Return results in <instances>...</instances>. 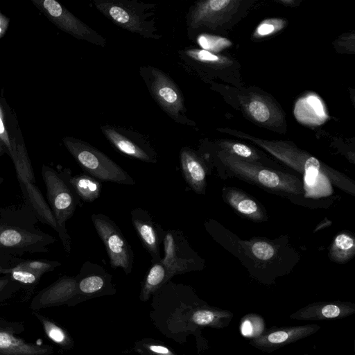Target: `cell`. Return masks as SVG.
I'll list each match as a JSON object with an SVG mask.
<instances>
[{
  "mask_svg": "<svg viewBox=\"0 0 355 355\" xmlns=\"http://www.w3.org/2000/svg\"><path fill=\"white\" fill-rule=\"evenodd\" d=\"M37 219L24 204L0 209V252L13 256L46 253L56 239L35 227Z\"/></svg>",
  "mask_w": 355,
  "mask_h": 355,
  "instance_id": "obj_1",
  "label": "cell"
},
{
  "mask_svg": "<svg viewBox=\"0 0 355 355\" xmlns=\"http://www.w3.org/2000/svg\"><path fill=\"white\" fill-rule=\"evenodd\" d=\"M70 175L69 169L56 171L44 164L42 167V177L46 189L48 204L58 225L57 233L67 253L71 252V240L66 225L80 200L69 181Z\"/></svg>",
  "mask_w": 355,
  "mask_h": 355,
  "instance_id": "obj_2",
  "label": "cell"
},
{
  "mask_svg": "<svg viewBox=\"0 0 355 355\" xmlns=\"http://www.w3.org/2000/svg\"><path fill=\"white\" fill-rule=\"evenodd\" d=\"M96 8L118 26L146 39L158 40L155 26V4L135 0H95Z\"/></svg>",
  "mask_w": 355,
  "mask_h": 355,
  "instance_id": "obj_3",
  "label": "cell"
},
{
  "mask_svg": "<svg viewBox=\"0 0 355 355\" xmlns=\"http://www.w3.org/2000/svg\"><path fill=\"white\" fill-rule=\"evenodd\" d=\"M63 143L79 166L99 181L126 185L136 184L124 169L89 144L71 137H64Z\"/></svg>",
  "mask_w": 355,
  "mask_h": 355,
  "instance_id": "obj_4",
  "label": "cell"
},
{
  "mask_svg": "<svg viewBox=\"0 0 355 355\" xmlns=\"http://www.w3.org/2000/svg\"><path fill=\"white\" fill-rule=\"evenodd\" d=\"M223 160L235 175L268 191L293 195L304 192L303 184L296 176L264 168L233 155Z\"/></svg>",
  "mask_w": 355,
  "mask_h": 355,
  "instance_id": "obj_5",
  "label": "cell"
},
{
  "mask_svg": "<svg viewBox=\"0 0 355 355\" xmlns=\"http://www.w3.org/2000/svg\"><path fill=\"white\" fill-rule=\"evenodd\" d=\"M140 74L152 97L171 118L181 124H191L185 115L182 94L166 73L154 67L144 66Z\"/></svg>",
  "mask_w": 355,
  "mask_h": 355,
  "instance_id": "obj_6",
  "label": "cell"
},
{
  "mask_svg": "<svg viewBox=\"0 0 355 355\" xmlns=\"http://www.w3.org/2000/svg\"><path fill=\"white\" fill-rule=\"evenodd\" d=\"M91 218L105 246L111 267L114 269L121 268L125 274H130L132 270L134 254L119 227L103 214H94Z\"/></svg>",
  "mask_w": 355,
  "mask_h": 355,
  "instance_id": "obj_7",
  "label": "cell"
},
{
  "mask_svg": "<svg viewBox=\"0 0 355 355\" xmlns=\"http://www.w3.org/2000/svg\"><path fill=\"white\" fill-rule=\"evenodd\" d=\"M163 242L164 256L161 261L166 268L168 281L176 275L198 270L203 266L182 231H166Z\"/></svg>",
  "mask_w": 355,
  "mask_h": 355,
  "instance_id": "obj_8",
  "label": "cell"
},
{
  "mask_svg": "<svg viewBox=\"0 0 355 355\" xmlns=\"http://www.w3.org/2000/svg\"><path fill=\"white\" fill-rule=\"evenodd\" d=\"M35 6L60 29L74 37L105 46L106 40L55 0H33Z\"/></svg>",
  "mask_w": 355,
  "mask_h": 355,
  "instance_id": "obj_9",
  "label": "cell"
},
{
  "mask_svg": "<svg viewBox=\"0 0 355 355\" xmlns=\"http://www.w3.org/2000/svg\"><path fill=\"white\" fill-rule=\"evenodd\" d=\"M26 329L23 321L0 318V355H53V346L26 341L19 335Z\"/></svg>",
  "mask_w": 355,
  "mask_h": 355,
  "instance_id": "obj_10",
  "label": "cell"
},
{
  "mask_svg": "<svg viewBox=\"0 0 355 355\" xmlns=\"http://www.w3.org/2000/svg\"><path fill=\"white\" fill-rule=\"evenodd\" d=\"M101 129L108 141L119 152L144 162H157L155 150L140 135L110 125H103Z\"/></svg>",
  "mask_w": 355,
  "mask_h": 355,
  "instance_id": "obj_11",
  "label": "cell"
},
{
  "mask_svg": "<svg viewBox=\"0 0 355 355\" xmlns=\"http://www.w3.org/2000/svg\"><path fill=\"white\" fill-rule=\"evenodd\" d=\"M79 295L76 277L64 275L40 291L31 300L30 309H42L70 304Z\"/></svg>",
  "mask_w": 355,
  "mask_h": 355,
  "instance_id": "obj_12",
  "label": "cell"
},
{
  "mask_svg": "<svg viewBox=\"0 0 355 355\" xmlns=\"http://www.w3.org/2000/svg\"><path fill=\"white\" fill-rule=\"evenodd\" d=\"M130 218L144 247L151 257L152 264L161 261L159 248L166 231L153 220L148 211L142 208L133 209Z\"/></svg>",
  "mask_w": 355,
  "mask_h": 355,
  "instance_id": "obj_13",
  "label": "cell"
},
{
  "mask_svg": "<svg viewBox=\"0 0 355 355\" xmlns=\"http://www.w3.org/2000/svg\"><path fill=\"white\" fill-rule=\"evenodd\" d=\"M237 1L209 0L200 1L192 8L188 22L192 28L200 26H213L220 22L225 14L233 9Z\"/></svg>",
  "mask_w": 355,
  "mask_h": 355,
  "instance_id": "obj_14",
  "label": "cell"
},
{
  "mask_svg": "<svg viewBox=\"0 0 355 355\" xmlns=\"http://www.w3.org/2000/svg\"><path fill=\"white\" fill-rule=\"evenodd\" d=\"M24 202L33 211L38 221L58 232V228L53 212L36 183L18 181Z\"/></svg>",
  "mask_w": 355,
  "mask_h": 355,
  "instance_id": "obj_15",
  "label": "cell"
},
{
  "mask_svg": "<svg viewBox=\"0 0 355 355\" xmlns=\"http://www.w3.org/2000/svg\"><path fill=\"white\" fill-rule=\"evenodd\" d=\"M180 162L184 178L198 194H204L206 187V169L198 155L189 148H182Z\"/></svg>",
  "mask_w": 355,
  "mask_h": 355,
  "instance_id": "obj_16",
  "label": "cell"
},
{
  "mask_svg": "<svg viewBox=\"0 0 355 355\" xmlns=\"http://www.w3.org/2000/svg\"><path fill=\"white\" fill-rule=\"evenodd\" d=\"M223 197L229 205L245 217L254 221L266 220L259 205L243 191L235 188H225Z\"/></svg>",
  "mask_w": 355,
  "mask_h": 355,
  "instance_id": "obj_17",
  "label": "cell"
},
{
  "mask_svg": "<svg viewBox=\"0 0 355 355\" xmlns=\"http://www.w3.org/2000/svg\"><path fill=\"white\" fill-rule=\"evenodd\" d=\"M107 274L98 264L86 261L76 277L79 294L89 295L101 291L107 283Z\"/></svg>",
  "mask_w": 355,
  "mask_h": 355,
  "instance_id": "obj_18",
  "label": "cell"
},
{
  "mask_svg": "<svg viewBox=\"0 0 355 355\" xmlns=\"http://www.w3.org/2000/svg\"><path fill=\"white\" fill-rule=\"evenodd\" d=\"M32 295L8 274L0 275V307L25 302Z\"/></svg>",
  "mask_w": 355,
  "mask_h": 355,
  "instance_id": "obj_19",
  "label": "cell"
},
{
  "mask_svg": "<svg viewBox=\"0 0 355 355\" xmlns=\"http://www.w3.org/2000/svg\"><path fill=\"white\" fill-rule=\"evenodd\" d=\"M69 181L80 198L85 202H92L97 199L102 189L101 181L88 174L69 175Z\"/></svg>",
  "mask_w": 355,
  "mask_h": 355,
  "instance_id": "obj_20",
  "label": "cell"
},
{
  "mask_svg": "<svg viewBox=\"0 0 355 355\" xmlns=\"http://www.w3.org/2000/svg\"><path fill=\"white\" fill-rule=\"evenodd\" d=\"M32 314L40 323L44 334L49 340L61 348L69 349L71 347L72 340L63 328L39 311H32Z\"/></svg>",
  "mask_w": 355,
  "mask_h": 355,
  "instance_id": "obj_21",
  "label": "cell"
},
{
  "mask_svg": "<svg viewBox=\"0 0 355 355\" xmlns=\"http://www.w3.org/2000/svg\"><path fill=\"white\" fill-rule=\"evenodd\" d=\"M167 281V272L162 261L153 263L146 276L141 292V298L148 300L151 293Z\"/></svg>",
  "mask_w": 355,
  "mask_h": 355,
  "instance_id": "obj_22",
  "label": "cell"
},
{
  "mask_svg": "<svg viewBox=\"0 0 355 355\" xmlns=\"http://www.w3.org/2000/svg\"><path fill=\"white\" fill-rule=\"evenodd\" d=\"M355 241L350 235L342 233L336 236L330 250L331 259L338 263H344L353 257Z\"/></svg>",
  "mask_w": 355,
  "mask_h": 355,
  "instance_id": "obj_23",
  "label": "cell"
},
{
  "mask_svg": "<svg viewBox=\"0 0 355 355\" xmlns=\"http://www.w3.org/2000/svg\"><path fill=\"white\" fill-rule=\"evenodd\" d=\"M19 263L14 267L10 268L7 274H8L13 280L23 286L27 291L33 294L43 275L23 267L20 266Z\"/></svg>",
  "mask_w": 355,
  "mask_h": 355,
  "instance_id": "obj_24",
  "label": "cell"
},
{
  "mask_svg": "<svg viewBox=\"0 0 355 355\" xmlns=\"http://www.w3.org/2000/svg\"><path fill=\"white\" fill-rule=\"evenodd\" d=\"M198 42L202 49L213 52L220 51L231 46L230 40L225 37L202 34L198 37Z\"/></svg>",
  "mask_w": 355,
  "mask_h": 355,
  "instance_id": "obj_25",
  "label": "cell"
},
{
  "mask_svg": "<svg viewBox=\"0 0 355 355\" xmlns=\"http://www.w3.org/2000/svg\"><path fill=\"white\" fill-rule=\"evenodd\" d=\"M184 54L193 61L208 65H220L226 62L224 58L204 49L186 50Z\"/></svg>",
  "mask_w": 355,
  "mask_h": 355,
  "instance_id": "obj_26",
  "label": "cell"
},
{
  "mask_svg": "<svg viewBox=\"0 0 355 355\" xmlns=\"http://www.w3.org/2000/svg\"><path fill=\"white\" fill-rule=\"evenodd\" d=\"M19 264L44 275L46 272L54 270L61 265V263L57 261H51L44 259H22Z\"/></svg>",
  "mask_w": 355,
  "mask_h": 355,
  "instance_id": "obj_27",
  "label": "cell"
},
{
  "mask_svg": "<svg viewBox=\"0 0 355 355\" xmlns=\"http://www.w3.org/2000/svg\"><path fill=\"white\" fill-rule=\"evenodd\" d=\"M251 251L257 259L262 261L272 259L275 254V249L272 244L263 241L253 242L251 245Z\"/></svg>",
  "mask_w": 355,
  "mask_h": 355,
  "instance_id": "obj_28",
  "label": "cell"
},
{
  "mask_svg": "<svg viewBox=\"0 0 355 355\" xmlns=\"http://www.w3.org/2000/svg\"><path fill=\"white\" fill-rule=\"evenodd\" d=\"M248 110L253 118L259 122H266L270 116L268 105L260 100H252L248 105Z\"/></svg>",
  "mask_w": 355,
  "mask_h": 355,
  "instance_id": "obj_29",
  "label": "cell"
},
{
  "mask_svg": "<svg viewBox=\"0 0 355 355\" xmlns=\"http://www.w3.org/2000/svg\"><path fill=\"white\" fill-rule=\"evenodd\" d=\"M284 24V21L279 19L264 20L257 26L255 33L259 37L270 35L282 28Z\"/></svg>",
  "mask_w": 355,
  "mask_h": 355,
  "instance_id": "obj_30",
  "label": "cell"
},
{
  "mask_svg": "<svg viewBox=\"0 0 355 355\" xmlns=\"http://www.w3.org/2000/svg\"><path fill=\"white\" fill-rule=\"evenodd\" d=\"M229 151L236 157L245 158L250 161L258 159V156L248 146L240 144L234 143L228 145Z\"/></svg>",
  "mask_w": 355,
  "mask_h": 355,
  "instance_id": "obj_31",
  "label": "cell"
},
{
  "mask_svg": "<svg viewBox=\"0 0 355 355\" xmlns=\"http://www.w3.org/2000/svg\"><path fill=\"white\" fill-rule=\"evenodd\" d=\"M21 259L17 256L0 252V275L7 274L9 269L16 266Z\"/></svg>",
  "mask_w": 355,
  "mask_h": 355,
  "instance_id": "obj_32",
  "label": "cell"
},
{
  "mask_svg": "<svg viewBox=\"0 0 355 355\" xmlns=\"http://www.w3.org/2000/svg\"><path fill=\"white\" fill-rule=\"evenodd\" d=\"M214 315L209 311H198L193 315V320L195 323L200 325L208 324L214 320Z\"/></svg>",
  "mask_w": 355,
  "mask_h": 355,
  "instance_id": "obj_33",
  "label": "cell"
},
{
  "mask_svg": "<svg viewBox=\"0 0 355 355\" xmlns=\"http://www.w3.org/2000/svg\"><path fill=\"white\" fill-rule=\"evenodd\" d=\"M0 137L3 141L6 153L9 155L11 151L10 139L6 130L3 119L0 117Z\"/></svg>",
  "mask_w": 355,
  "mask_h": 355,
  "instance_id": "obj_34",
  "label": "cell"
},
{
  "mask_svg": "<svg viewBox=\"0 0 355 355\" xmlns=\"http://www.w3.org/2000/svg\"><path fill=\"white\" fill-rule=\"evenodd\" d=\"M322 313L326 318H336L340 313V309L334 304H328L322 308Z\"/></svg>",
  "mask_w": 355,
  "mask_h": 355,
  "instance_id": "obj_35",
  "label": "cell"
},
{
  "mask_svg": "<svg viewBox=\"0 0 355 355\" xmlns=\"http://www.w3.org/2000/svg\"><path fill=\"white\" fill-rule=\"evenodd\" d=\"M288 334L285 331H276L269 335L268 339L272 343H280L286 340Z\"/></svg>",
  "mask_w": 355,
  "mask_h": 355,
  "instance_id": "obj_36",
  "label": "cell"
},
{
  "mask_svg": "<svg viewBox=\"0 0 355 355\" xmlns=\"http://www.w3.org/2000/svg\"><path fill=\"white\" fill-rule=\"evenodd\" d=\"M149 349L158 355H174L167 347L162 345H151Z\"/></svg>",
  "mask_w": 355,
  "mask_h": 355,
  "instance_id": "obj_37",
  "label": "cell"
},
{
  "mask_svg": "<svg viewBox=\"0 0 355 355\" xmlns=\"http://www.w3.org/2000/svg\"><path fill=\"white\" fill-rule=\"evenodd\" d=\"M8 18L0 11V38L5 34L8 26Z\"/></svg>",
  "mask_w": 355,
  "mask_h": 355,
  "instance_id": "obj_38",
  "label": "cell"
},
{
  "mask_svg": "<svg viewBox=\"0 0 355 355\" xmlns=\"http://www.w3.org/2000/svg\"><path fill=\"white\" fill-rule=\"evenodd\" d=\"M242 333L245 336H248L252 333V327L249 321H245L242 325Z\"/></svg>",
  "mask_w": 355,
  "mask_h": 355,
  "instance_id": "obj_39",
  "label": "cell"
},
{
  "mask_svg": "<svg viewBox=\"0 0 355 355\" xmlns=\"http://www.w3.org/2000/svg\"><path fill=\"white\" fill-rule=\"evenodd\" d=\"M5 153H6V147L0 137V157H1Z\"/></svg>",
  "mask_w": 355,
  "mask_h": 355,
  "instance_id": "obj_40",
  "label": "cell"
},
{
  "mask_svg": "<svg viewBox=\"0 0 355 355\" xmlns=\"http://www.w3.org/2000/svg\"><path fill=\"white\" fill-rule=\"evenodd\" d=\"M0 117L3 119V112H2V110L0 108Z\"/></svg>",
  "mask_w": 355,
  "mask_h": 355,
  "instance_id": "obj_41",
  "label": "cell"
},
{
  "mask_svg": "<svg viewBox=\"0 0 355 355\" xmlns=\"http://www.w3.org/2000/svg\"><path fill=\"white\" fill-rule=\"evenodd\" d=\"M4 179L0 177V184L3 182Z\"/></svg>",
  "mask_w": 355,
  "mask_h": 355,
  "instance_id": "obj_42",
  "label": "cell"
}]
</instances>
